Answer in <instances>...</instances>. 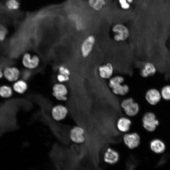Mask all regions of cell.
<instances>
[{"instance_id": "5b68a950", "label": "cell", "mask_w": 170, "mask_h": 170, "mask_svg": "<svg viewBox=\"0 0 170 170\" xmlns=\"http://www.w3.org/2000/svg\"><path fill=\"white\" fill-rule=\"evenodd\" d=\"M52 91L53 95L57 100L61 101L67 100L68 89L64 83L58 82L54 84L52 87Z\"/></svg>"}, {"instance_id": "8fae6325", "label": "cell", "mask_w": 170, "mask_h": 170, "mask_svg": "<svg viewBox=\"0 0 170 170\" xmlns=\"http://www.w3.org/2000/svg\"><path fill=\"white\" fill-rule=\"evenodd\" d=\"M161 97V93L158 90L155 88L148 90L145 96L147 102L152 105H155L157 104L160 101Z\"/></svg>"}, {"instance_id": "484cf974", "label": "cell", "mask_w": 170, "mask_h": 170, "mask_svg": "<svg viewBox=\"0 0 170 170\" xmlns=\"http://www.w3.org/2000/svg\"><path fill=\"white\" fill-rule=\"evenodd\" d=\"M59 73L69 76L71 75V72L69 69L63 65L60 66L58 69Z\"/></svg>"}, {"instance_id": "3957f363", "label": "cell", "mask_w": 170, "mask_h": 170, "mask_svg": "<svg viewBox=\"0 0 170 170\" xmlns=\"http://www.w3.org/2000/svg\"><path fill=\"white\" fill-rule=\"evenodd\" d=\"M96 42L95 36L91 34L88 35L82 41L80 46V52L82 56L86 58L91 53Z\"/></svg>"}, {"instance_id": "2e32d148", "label": "cell", "mask_w": 170, "mask_h": 170, "mask_svg": "<svg viewBox=\"0 0 170 170\" xmlns=\"http://www.w3.org/2000/svg\"><path fill=\"white\" fill-rule=\"evenodd\" d=\"M130 90L129 85L124 83L111 89V92L113 94L122 96L127 95L129 93Z\"/></svg>"}, {"instance_id": "e0dca14e", "label": "cell", "mask_w": 170, "mask_h": 170, "mask_svg": "<svg viewBox=\"0 0 170 170\" xmlns=\"http://www.w3.org/2000/svg\"><path fill=\"white\" fill-rule=\"evenodd\" d=\"M131 124V122L129 118L122 117L117 121V127L120 131L125 133L129 130Z\"/></svg>"}, {"instance_id": "5bb4252c", "label": "cell", "mask_w": 170, "mask_h": 170, "mask_svg": "<svg viewBox=\"0 0 170 170\" xmlns=\"http://www.w3.org/2000/svg\"><path fill=\"white\" fill-rule=\"evenodd\" d=\"M156 70L152 63L147 62L144 63L140 71V74L143 78H147L154 75Z\"/></svg>"}, {"instance_id": "ffe728a7", "label": "cell", "mask_w": 170, "mask_h": 170, "mask_svg": "<svg viewBox=\"0 0 170 170\" xmlns=\"http://www.w3.org/2000/svg\"><path fill=\"white\" fill-rule=\"evenodd\" d=\"M108 80V86L111 89L124 83L125 82V78L121 75H117L113 76Z\"/></svg>"}, {"instance_id": "9a60e30c", "label": "cell", "mask_w": 170, "mask_h": 170, "mask_svg": "<svg viewBox=\"0 0 170 170\" xmlns=\"http://www.w3.org/2000/svg\"><path fill=\"white\" fill-rule=\"evenodd\" d=\"M14 91L20 94H24L28 88V84L26 80L19 79L13 82L12 86Z\"/></svg>"}, {"instance_id": "277c9868", "label": "cell", "mask_w": 170, "mask_h": 170, "mask_svg": "<svg viewBox=\"0 0 170 170\" xmlns=\"http://www.w3.org/2000/svg\"><path fill=\"white\" fill-rule=\"evenodd\" d=\"M40 62V58L36 54L32 55L30 53L26 52L23 54L22 57V64L26 69H36L39 65Z\"/></svg>"}, {"instance_id": "52a82bcc", "label": "cell", "mask_w": 170, "mask_h": 170, "mask_svg": "<svg viewBox=\"0 0 170 170\" xmlns=\"http://www.w3.org/2000/svg\"><path fill=\"white\" fill-rule=\"evenodd\" d=\"M114 69L113 64L109 62L99 65L98 68L99 77L104 80H108L113 76Z\"/></svg>"}, {"instance_id": "4316f807", "label": "cell", "mask_w": 170, "mask_h": 170, "mask_svg": "<svg viewBox=\"0 0 170 170\" xmlns=\"http://www.w3.org/2000/svg\"><path fill=\"white\" fill-rule=\"evenodd\" d=\"M6 34V30L5 28L3 26H0V42L4 40Z\"/></svg>"}, {"instance_id": "cb8c5ba5", "label": "cell", "mask_w": 170, "mask_h": 170, "mask_svg": "<svg viewBox=\"0 0 170 170\" xmlns=\"http://www.w3.org/2000/svg\"><path fill=\"white\" fill-rule=\"evenodd\" d=\"M120 8L124 10H129L131 7V4L129 3L127 0H118Z\"/></svg>"}, {"instance_id": "d4e9b609", "label": "cell", "mask_w": 170, "mask_h": 170, "mask_svg": "<svg viewBox=\"0 0 170 170\" xmlns=\"http://www.w3.org/2000/svg\"><path fill=\"white\" fill-rule=\"evenodd\" d=\"M56 79L58 82L64 83L69 80L70 76L59 73L57 75Z\"/></svg>"}, {"instance_id": "9c48e42d", "label": "cell", "mask_w": 170, "mask_h": 170, "mask_svg": "<svg viewBox=\"0 0 170 170\" xmlns=\"http://www.w3.org/2000/svg\"><path fill=\"white\" fill-rule=\"evenodd\" d=\"M125 145L130 149H133L138 146L140 143V138L136 133H127L123 137Z\"/></svg>"}, {"instance_id": "7402d4cb", "label": "cell", "mask_w": 170, "mask_h": 170, "mask_svg": "<svg viewBox=\"0 0 170 170\" xmlns=\"http://www.w3.org/2000/svg\"><path fill=\"white\" fill-rule=\"evenodd\" d=\"M7 8L10 10L14 11L19 9L20 3L18 0H8L6 3Z\"/></svg>"}, {"instance_id": "603a6c76", "label": "cell", "mask_w": 170, "mask_h": 170, "mask_svg": "<svg viewBox=\"0 0 170 170\" xmlns=\"http://www.w3.org/2000/svg\"><path fill=\"white\" fill-rule=\"evenodd\" d=\"M160 93L162 97L164 99L170 100V85H166L163 87Z\"/></svg>"}, {"instance_id": "44dd1931", "label": "cell", "mask_w": 170, "mask_h": 170, "mask_svg": "<svg viewBox=\"0 0 170 170\" xmlns=\"http://www.w3.org/2000/svg\"><path fill=\"white\" fill-rule=\"evenodd\" d=\"M13 92L12 87L9 85L3 84L0 86V97L2 98H9L13 95Z\"/></svg>"}, {"instance_id": "ac0fdd59", "label": "cell", "mask_w": 170, "mask_h": 170, "mask_svg": "<svg viewBox=\"0 0 170 170\" xmlns=\"http://www.w3.org/2000/svg\"><path fill=\"white\" fill-rule=\"evenodd\" d=\"M89 7L94 11L102 10L106 4V0H87Z\"/></svg>"}, {"instance_id": "83f0119b", "label": "cell", "mask_w": 170, "mask_h": 170, "mask_svg": "<svg viewBox=\"0 0 170 170\" xmlns=\"http://www.w3.org/2000/svg\"><path fill=\"white\" fill-rule=\"evenodd\" d=\"M3 77V71L0 66V79Z\"/></svg>"}, {"instance_id": "7c38bea8", "label": "cell", "mask_w": 170, "mask_h": 170, "mask_svg": "<svg viewBox=\"0 0 170 170\" xmlns=\"http://www.w3.org/2000/svg\"><path fill=\"white\" fill-rule=\"evenodd\" d=\"M68 113V110L66 107L61 105L55 106L52 110V115L53 118L55 120L59 121L64 119Z\"/></svg>"}, {"instance_id": "30bf717a", "label": "cell", "mask_w": 170, "mask_h": 170, "mask_svg": "<svg viewBox=\"0 0 170 170\" xmlns=\"http://www.w3.org/2000/svg\"><path fill=\"white\" fill-rule=\"evenodd\" d=\"M84 129L81 127L76 126L73 127L70 131L71 139L76 143H81L85 140Z\"/></svg>"}, {"instance_id": "6da1fadb", "label": "cell", "mask_w": 170, "mask_h": 170, "mask_svg": "<svg viewBox=\"0 0 170 170\" xmlns=\"http://www.w3.org/2000/svg\"><path fill=\"white\" fill-rule=\"evenodd\" d=\"M111 30L113 33V38L116 42H124L129 37V29L122 23H117L114 24L112 27Z\"/></svg>"}, {"instance_id": "ba28073f", "label": "cell", "mask_w": 170, "mask_h": 170, "mask_svg": "<svg viewBox=\"0 0 170 170\" xmlns=\"http://www.w3.org/2000/svg\"><path fill=\"white\" fill-rule=\"evenodd\" d=\"M3 71V77L8 81L14 82L19 79L21 73L20 69L14 66H7Z\"/></svg>"}, {"instance_id": "f1b7e54d", "label": "cell", "mask_w": 170, "mask_h": 170, "mask_svg": "<svg viewBox=\"0 0 170 170\" xmlns=\"http://www.w3.org/2000/svg\"><path fill=\"white\" fill-rule=\"evenodd\" d=\"M128 3L130 4H131L133 2V0H127Z\"/></svg>"}, {"instance_id": "4fadbf2b", "label": "cell", "mask_w": 170, "mask_h": 170, "mask_svg": "<svg viewBox=\"0 0 170 170\" xmlns=\"http://www.w3.org/2000/svg\"><path fill=\"white\" fill-rule=\"evenodd\" d=\"M119 159V153L115 150L108 148L105 152L104 156V161L109 164H114L117 163Z\"/></svg>"}, {"instance_id": "8992f818", "label": "cell", "mask_w": 170, "mask_h": 170, "mask_svg": "<svg viewBox=\"0 0 170 170\" xmlns=\"http://www.w3.org/2000/svg\"><path fill=\"white\" fill-rule=\"evenodd\" d=\"M142 122L144 128L149 132L155 130L159 123L155 114L150 112H147L144 115L142 118Z\"/></svg>"}, {"instance_id": "7a4b0ae2", "label": "cell", "mask_w": 170, "mask_h": 170, "mask_svg": "<svg viewBox=\"0 0 170 170\" xmlns=\"http://www.w3.org/2000/svg\"><path fill=\"white\" fill-rule=\"evenodd\" d=\"M121 106L126 114L129 116L136 115L139 110V104L132 97H128L122 101Z\"/></svg>"}, {"instance_id": "d6986e66", "label": "cell", "mask_w": 170, "mask_h": 170, "mask_svg": "<svg viewBox=\"0 0 170 170\" xmlns=\"http://www.w3.org/2000/svg\"><path fill=\"white\" fill-rule=\"evenodd\" d=\"M150 147L151 150L154 152L161 153L164 151L165 146L162 141L159 139H155L150 143Z\"/></svg>"}]
</instances>
